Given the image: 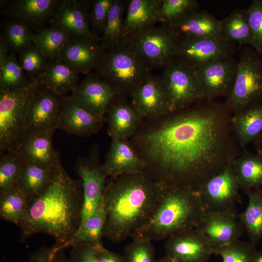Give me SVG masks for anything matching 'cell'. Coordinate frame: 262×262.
Segmentation results:
<instances>
[{"mask_svg": "<svg viewBox=\"0 0 262 262\" xmlns=\"http://www.w3.org/2000/svg\"><path fill=\"white\" fill-rule=\"evenodd\" d=\"M128 0H115L100 37L105 50L117 49L126 44L124 31V14Z\"/></svg>", "mask_w": 262, "mask_h": 262, "instance_id": "obj_31", "label": "cell"}, {"mask_svg": "<svg viewBox=\"0 0 262 262\" xmlns=\"http://www.w3.org/2000/svg\"><path fill=\"white\" fill-rule=\"evenodd\" d=\"M94 248L99 262H125L124 256L107 249L102 245Z\"/></svg>", "mask_w": 262, "mask_h": 262, "instance_id": "obj_49", "label": "cell"}, {"mask_svg": "<svg viewBox=\"0 0 262 262\" xmlns=\"http://www.w3.org/2000/svg\"><path fill=\"white\" fill-rule=\"evenodd\" d=\"M74 169L82 183L83 202L81 223L93 213L103 197L107 185L108 177L100 162L97 145L92 147L88 156L77 157Z\"/></svg>", "mask_w": 262, "mask_h": 262, "instance_id": "obj_11", "label": "cell"}, {"mask_svg": "<svg viewBox=\"0 0 262 262\" xmlns=\"http://www.w3.org/2000/svg\"><path fill=\"white\" fill-rule=\"evenodd\" d=\"M155 262H175L170 258L165 255L164 257L159 259L158 261Z\"/></svg>", "mask_w": 262, "mask_h": 262, "instance_id": "obj_53", "label": "cell"}, {"mask_svg": "<svg viewBox=\"0 0 262 262\" xmlns=\"http://www.w3.org/2000/svg\"><path fill=\"white\" fill-rule=\"evenodd\" d=\"M241 189L262 187V156L246 151L231 162Z\"/></svg>", "mask_w": 262, "mask_h": 262, "instance_id": "obj_33", "label": "cell"}, {"mask_svg": "<svg viewBox=\"0 0 262 262\" xmlns=\"http://www.w3.org/2000/svg\"><path fill=\"white\" fill-rule=\"evenodd\" d=\"M37 81L17 89L0 90V153H16L25 136L28 106Z\"/></svg>", "mask_w": 262, "mask_h": 262, "instance_id": "obj_6", "label": "cell"}, {"mask_svg": "<svg viewBox=\"0 0 262 262\" xmlns=\"http://www.w3.org/2000/svg\"><path fill=\"white\" fill-rule=\"evenodd\" d=\"M238 45L221 39L179 36L176 57L194 69L213 61L233 57Z\"/></svg>", "mask_w": 262, "mask_h": 262, "instance_id": "obj_13", "label": "cell"}, {"mask_svg": "<svg viewBox=\"0 0 262 262\" xmlns=\"http://www.w3.org/2000/svg\"><path fill=\"white\" fill-rule=\"evenodd\" d=\"M222 40L236 43L239 49L246 46L255 49L246 9H237L221 20Z\"/></svg>", "mask_w": 262, "mask_h": 262, "instance_id": "obj_32", "label": "cell"}, {"mask_svg": "<svg viewBox=\"0 0 262 262\" xmlns=\"http://www.w3.org/2000/svg\"><path fill=\"white\" fill-rule=\"evenodd\" d=\"M103 197L93 213L82 222L71 239L59 250L80 244H88L93 247L102 245L101 238L105 222Z\"/></svg>", "mask_w": 262, "mask_h": 262, "instance_id": "obj_30", "label": "cell"}, {"mask_svg": "<svg viewBox=\"0 0 262 262\" xmlns=\"http://www.w3.org/2000/svg\"><path fill=\"white\" fill-rule=\"evenodd\" d=\"M63 97L38 82L28 108L25 136L55 132Z\"/></svg>", "mask_w": 262, "mask_h": 262, "instance_id": "obj_12", "label": "cell"}, {"mask_svg": "<svg viewBox=\"0 0 262 262\" xmlns=\"http://www.w3.org/2000/svg\"><path fill=\"white\" fill-rule=\"evenodd\" d=\"M83 202L82 181L71 177L61 164L48 187L29 201L17 225L20 241L36 233L47 234L55 239L54 250L59 251L80 226Z\"/></svg>", "mask_w": 262, "mask_h": 262, "instance_id": "obj_2", "label": "cell"}, {"mask_svg": "<svg viewBox=\"0 0 262 262\" xmlns=\"http://www.w3.org/2000/svg\"><path fill=\"white\" fill-rule=\"evenodd\" d=\"M11 52V48L4 37L1 35L0 38V67L4 64L5 60Z\"/></svg>", "mask_w": 262, "mask_h": 262, "instance_id": "obj_50", "label": "cell"}, {"mask_svg": "<svg viewBox=\"0 0 262 262\" xmlns=\"http://www.w3.org/2000/svg\"><path fill=\"white\" fill-rule=\"evenodd\" d=\"M78 74L59 58L48 61L36 81L53 93L65 97L78 85Z\"/></svg>", "mask_w": 262, "mask_h": 262, "instance_id": "obj_27", "label": "cell"}, {"mask_svg": "<svg viewBox=\"0 0 262 262\" xmlns=\"http://www.w3.org/2000/svg\"><path fill=\"white\" fill-rule=\"evenodd\" d=\"M166 255L175 262H207L214 251L196 229L179 231L166 239Z\"/></svg>", "mask_w": 262, "mask_h": 262, "instance_id": "obj_16", "label": "cell"}, {"mask_svg": "<svg viewBox=\"0 0 262 262\" xmlns=\"http://www.w3.org/2000/svg\"><path fill=\"white\" fill-rule=\"evenodd\" d=\"M199 9V5L196 0H159V23L169 26Z\"/></svg>", "mask_w": 262, "mask_h": 262, "instance_id": "obj_41", "label": "cell"}, {"mask_svg": "<svg viewBox=\"0 0 262 262\" xmlns=\"http://www.w3.org/2000/svg\"><path fill=\"white\" fill-rule=\"evenodd\" d=\"M254 145L257 147L256 149H262V135L253 142Z\"/></svg>", "mask_w": 262, "mask_h": 262, "instance_id": "obj_52", "label": "cell"}, {"mask_svg": "<svg viewBox=\"0 0 262 262\" xmlns=\"http://www.w3.org/2000/svg\"><path fill=\"white\" fill-rule=\"evenodd\" d=\"M237 62L233 57H227L195 69L196 81L205 100H214L229 95L234 82Z\"/></svg>", "mask_w": 262, "mask_h": 262, "instance_id": "obj_14", "label": "cell"}, {"mask_svg": "<svg viewBox=\"0 0 262 262\" xmlns=\"http://www.w3.org/2000/svg\"><path fill=\"white\" fill-rule=\"evenodd\" d=\"M56 170L45 168L24 162L18 187L30 201L39 195L48 187Z\"/></svg>", "mask_w": 262, "mask_h": 262, "instance_id": "obj_36", "label": "cell"}, {"mask_svg": "<svg viewBox=\"0 0 262 262\" xmlns=\"http://www.w3.org/2000/svg\"><path fill=\"white\" fill-rule=\"evenodd\" d=\"M240 189L230 164L204 181L196 190L206 212L237 213L236 206L241 202Z\"/></svg>", "mask_w": 262, "mask_h": 262, "instance_id": "obj_10", "label": "cell"}, {"mask_svg": "<svg viewBox=\"0 0 262 262\" xmlns=\"http://www.w3.org/2000/svg\"><path fill=\"white\" fill-rule=\"evenodd\" d=\"M159 23V0H128L124 20L126 38Z\"/></svg>", "mask_w": 262, "mask_h": 262, "instance_id": "obj_29", "label": "cell"}, {"mask_svg": "<svg viewBox=\"0 0 262 262\" xmlns=\"http://www.w3.org/2000/svg\"><path fill=\"white\" fill-rule=\"evenodd\" d=\"M159 183L160 195L155 208L144 225L130 236L151 241L166 239L179 231L196 228L203 217L205 211L196 190Z\"/></svg>", "mask_w": 262, "mask_h": 262, "instance_id": "obj_4", "label": "cell"}, {"mask_svg": "<svg viewBox=\"0 0 262 262\" xmlns=\"http://www.w3.org/2000/svg\"><path fill=\"white\" fill-rule=\"evenodd\" d=\"M72 36L64 29L54 25L34 33V44L48 61L59 59Z\"/></svg>", "mask_w": 262, "mask_h": 262, "instance_id": "obj_35", "label": "cell"}, {"mask_svg": "<svg viewBox=\"0 0 262 262\" xmlns=\"http://www.w3.org/2000/svg\"><path fill=\"white\" fill-rule=\"evenodd\" d=\"M230 128L239 147L244 148L262 135V102L233 114Z\"/></svg>", "mask_w": 262, "mask_h": 262, "instance_id": "obj_28", "label": "cell"}, {"mask_svg": "<svg viewBox=\"0 0 262 262\" xmlns=\"http://www.w3.org/2000/svg\"><path fill=\"white\" fill-rule=\"evenodd\" d=\"M160 186L148 173L126 174L107 185L103 237L119 242L147 221L159 200Z\"/></svg>", "mask_w": 262, "mask_h": 262, "instance_id": "obj_3", "label": "cell"}, {"mask_svg": "<svg viewBox=\"0 0 262 262\" xmlns=\"http://www.w3.org/2000/svg\"><path fill=\"white\" fill-rule=\"evenodd\" d=\"M89 3L90 0H60L49 24L64 29L72 36L100 42V38L95 35L90 29Z\"/></svg>", "mask_w": 262, "mask_h": 262, "instance_id": "obj_19", "label": "cell"}, {"mask_svg": "<svg viewBox=\"0 0 262 262\" xmlns=\"http://www.w3.org/2000/svg\"><path fill=\"white\" fill-rule=\"evenodd\" d=\"M115 0H90L88 17L93 33L100 38L110 9Z\"/></svg>", "mask_w": 262, "mask_h": 262, "instance_id": "obj_45", "label": "cell"}, {"mask_svg": "<svg viewBox=\"0 0 262 262\" xmlns=\"http://www.w3.org/2000/svg\"><path fill=\"white\" fill-rule=\"evenodd\" d=\"M60 0H14L8 5L7 14L35 31L49 23Z\"/></svg>", "mask_w": 262, "mask_h": 262, "instance_id": "obj_25", "label": "cell"}, {"mask_svg": "<svg viewBox=\"0 0 262 262\" xmlns=\"http://www.w3.org/2000/svg\"><path fill=\"white\" fill-rule=\"evenodd\" d=\"M27 262H72L63 250L58 251L51 247H43L37 249L30 256Z\"/></svg>", "mask_w": 262, "mask_h": 262, "instance_id": "obj_47", "label": "cell"}, {"mask_svg": "<svg viewBox=\"0 0 262 262\" xmlns=\"http://www.w3.org/2000/svg\"><path fill=\"white\" fill-rule=\"evenodd\" d=\"M18 62L32 81H36L38 76L46 66L48 60L33 44L18 54Z\"/></svg>", "mask_w": 262, "mask_h": 262, "instance_id": "obj_44", "label": "cell"}, {"mask_svg": "<svg viewBox=\"0 0 262 262\" xmlns=\"http://www.w3.org/2000/svg\"><path fill=\"white\" fill-rule=\"evenodd\" d=\"M179 36L221 39V20L205 10L195 11L169 26Z\"/></svg>", "mask_w": 262, "mask_h": 262, "instance_id": "obj_26", "label": "cell"}, {"mask_svg": "<svg viewBox=\"0 0 262 262\" xmlns=\"http://www.w3.org/2000/svg\"></svg>", "mask_w": 262, "mask_h": 262, "instance_id": "obj_55", "label": "cell"}, {"mask_svg": "<svg viewBox=\"0 0 262 262\" xmlns=\"http://www.w3.org/2000/svg\"><path fill=\"white\" fill-rule=\"evenodd\" d=\"M256 151L258 154L262 156V149H256Z\"/></svg>", "mask_w": 262, "mask_h": 262, "instance_id": "obj_54", "label": "cell"}, {"mask_svg": "<svg viewBox=\"0 0 262 262\" xmlns=\"http://www.w3.org/2000/svg\"><path fill=\"white\" fill-rule=\"evenodd\" d=\"M107 177L147 172V164L129 139H113L102 164Z\"/></svg>", "mask_w": 262, "mask_h": 262, "instance_id": "obj_21", "label": "cell"}, {"mask_svg": "<svg viewBox=\"0 0 262 262\" xmlns=\"http://www.w3.org/2000/svg\"><path fill=\"white\" fill-rule=\"evenodd\" d=\"M130 98L131 103L143 119H156L170 114L167 97L159 76L151 73Z\"/></svg>", "mask_w": 262, "mask_h": 262, "instance_id": "obj_18", "label": "cell"}, {"mask_svg": "<svg viewBox=\"0 0 262 262\" xmlns=\"http://www.w3.org/2000/svg\"><path fill=\"white\" fill-rule=\"evenodd\" d=\"M28 199L18 187L0 194V215L7 221L17 225L28 207Z\"/></svg>", "mask_w": 262, "mask_h": 262, "instance_id": "obj_37", "label": "cell"}, {"mask_svg": "<svg viewBox=\"0 0 262 262\" xmlns=\"http://www.w3.org/2000/svg\"><path fill=\"white\" fill-rule=\"evenodd\" d=\"M248 203L246 210L238 214L250 242L255 245L262 238V190L261 188L245 191Z\"/></svg>", "mask_w": 262, "mask_h": 262, "instance_id": "obj_34", "label": "cell"}, {"mask_svg": "<svg viewBox=\"0 0 262 262\" xmlns=\"http://www.w3.org/2000/svg\"><path fill=\"white\" fill-rule=\"evenodd\" d=\"M123 96L113 101L107 113L108 133L112 139L131 138L142 124L143 118Z\"/></svg>", "mask_w": 262, "mask_h": 262, "instance_id": "obj_24", "label": "cell"}, {"mask_svg": "<svg viewBox=\"0 0 262 262\" xmlns=\"http://www.w3.org/2000/svg\"><path fill=\"white\" fill-rule=\"evenodd\" d=\"M262 102V57L249 46L241 48L235 77L225 103L232 114Z\"/></svg>", "mask_w": 262, "mask_h": 262, "instance_id": "obj_7", "label": "cell"}, {"mask_svg": "<svg viewBox=\"0 0 262 262\" xmlns=\"http://www.w3.org/2000/svg\"><path fill=\"white\" fill-rule=\"evenodd\" d=\"M104 50L98 42L72 36L63 49L60 59L78 73L88 75L96 70Z\"/></svg>", "mask_w": 262, "mask_h": 262, "instance_id": "obj_22", "label": "cell"}, {"mask_svg": "<svg viewBox=\"0 0 262 262\" xmlns=\"http://www.w3.org/2000/svg\"><path fill=\"white\" fill-rule=\"evenodd\" d=\"M0 153V194H1L18 186L24 161L16 153Z\"/></svg>", "mask_w": 262, "mask_h": 262, "instance_id": "obj_39", "label": "cell"}, {"mask_svg": "<svg viewBox=\"0 0 262 262\" xmlns=\"http://www.w3.org/2000/svg\"><path fill=\"white\" fill-rule=\"evenodd\" d=\"M106 119L93 114L81 107L69 96L63 97L57 129L68 134L89 136L97 134Z\"/></svg>", "mask_w": 262, "mask_h": 262, "instance_id": "obj_20", "label": "cell"}, {"mask_svg": "<svg viewBox=\"0 0 262 262\" xmlns=\"http://www.w3.org/2000/svg\"><path fill=\"white\" fill-rule=\"evenodd\" d=\"M2 36L9 45L11 52L18 54L34 44V33L25 23L13 19L3 26Z\"/></svg>", "mask_w": 262, "mask_h": 262, "instance_id": "obj_38", "label": "cell"}, {"mask_svg": "<svg viewBox=\"0 0 262 262\" xmlns=\"http://www.w3.org/2000/svg\"><path fill=\"white\" fill-rule=\"evenodd\" d=\"M250 262H262V251H256Z\"/></svg>", "mask_w": 262, "mask_h": 262, "instance_id": "obj_51", "label": "cell"}, {"mask_svg": "<svg viewBox=\"0 0 262 262\" xmlns=\"http://www.w3.org/2000/svg\"><path fill=\"white\" fill-rule=\"evenodd\" d=\"M152 69L126 44L112 50H105L95 71L115 86L123 95L133 91L151 74Z\"/></svg>", "mask_w": 262, "mask_h": 262, "instance_id": "obj_5", "label": "cell"}, {"mask_svg": "<svg viewBox=\"0 0 262 262\" xmlns=\"http://www.w3.org/2000/svg\"><path fill=\"white\" fill-rule=\"evenodd\" d=\"M206 239L214 251L239 240L245 230L238 214L206 212L196 228Z\"/></svg>", "mask_w": 262, "mask_h": 262, "instance_id": "obj_17", "label": "cell"}, {"mask_svg": "<svg viewBox=\"0 0 262 262\" xmlns=\"http://www.w3.org/2000/svg\"><path fill=\"white\" fill-rule=\"evenodd\" d=\"M70 258L72 262H99L94 247L88 244L72 247Z\"/></svg>", "mask_w": 262, "mask_h": 262, "instance_id": "obj_48", "label": "cell"}, {"mask_svg": "<svg viewBox=\"0 0 262 262\" xmlns=\"http://www.w3.org/2000/svg\"><path fill=\"white\" fill-rule=\"evenodd\" d=\"M254 49L262 57V0H253L246 9Z\"/></svg>", "mask_w": 262, "mask_h": 262, "instance_id": "obj_46", "label": "cell"}, {"mask_svg": "<svg viewBox=\"0 0 262 262\" xmlns=\"http://www.w3.org/2000/svg\"><path fill=\"white\" fill-rule=\"evenodd\" d=\"M178 38L170 27L160 24L127 36L126 45L152 69L164 68L176 56Z\"/></svg>", "mask_w": 262, "mask_h": 262, "instance_id": "obj_8", "label": "cell"}, {"mask_svg": "<svg viewBox=\"0 0 262 262\" xmlns=\"http://www.w3.org/2000/svg\"><path fill=\"white\" fill-rule=\"evenodd\" d=\"M167 97L170 114L186 109L204 100L195 69L175 57L159 75Z\"/></svg>", "mask_w": 262, "mask_h": 262, "instance_id": "obj_9", "label": "cell"}, {"mask_svg": "<svg viewBox=\"0 0 262 262\" xmlns=\"http://www.w3.org/2000/svg\"><path fill=\"white\" fill-rule=\"evenodd\" d=\"M54 132L25 135L16 153L26 163L55 170L62 164L52 144Z\"/></svg>", "mask_w": 262, "mask_h": 262, "instance_id": "obj_23", "label": "cell"}, {"mask_svg": "<svg viewBox=\"0 0 262 262\" xmlns=\"http://www.w3.org/2000/svg\"><path fill=\"white\" fill-rule=\"evenodd\" d=\"M131 237L132 241L124 249L125 262H155L156 251L152 241L139 236Z\"/></svg>", "mask_w": 262, "mask_h": 262, "instance_id": "obj_42", "label": "cell"}, {"mask_svg": "<svg viewBox=\"0 0 262 262\" xmlns=\"http://www.w3.org/2000/svg\"><path fill=\"white\" fill-rule=\"evenodd\" d=\"M124 96L114 85L97 74H89L79 82L69 97L89 112L104 116L113 101Z\"/></svg>", "mask_w": 262, "mask_h": 262, "instance_id": "obj_15", "label": "cell"}, {"mask_svg": "<svg viewBox=\"0 0 262 262\" xmlns=\"http://www.w3.org/2000/svg\"><path fill=\"white\" fill-rule=\"evenodd\" d=\"M33 82L23 70L16 55L11 52L0 67V90L21 88Z\"/></svg>", "mask_w": 262, "mask_h": 262, "instance_id": "obj_40", "label": "cell"}, {"mask_svg": "<svg viewBox=\"0 0 262 262\" xmlns=\"http://www.w3.org/2000/svg\"><path fill=\"white\" fill-rule=\"evenodd\" d=\"M256 251L255 245L239 239L216 249L214 254L223 262H250Z\"/></svg>", "mask_w": 262, "mask_h": 262, "instance_id": "obj_43", "label": "cell"}, {"mask_svg": "<svg viewBox=\"0 0 262 262\" xmlns=\"http://www.w3.org/2000/svg\"><path fill=\"white\" fill-rule=\"evenodd\" d=\"M225 102L204 100L141 125L131 142L160 184L197 187L241 152Z\"/></svg>", "mask_w": 262, "mask_h": 262, "instance_id": "obj_1", "label": "cell"}]
</instances>
